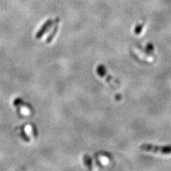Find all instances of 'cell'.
Instances as JSON below:
<instances>
[{
    "instance_id": "cell-1",
    "label": "cell",
    "mask_w": 171,
    "mask_h": 171,
    "mask_svg": "<svg viewBox=\"0 0 171 171\" xmlns=\"http://www.w3.org/2000/svg\"><path fill=\"white\" fill-rule=\"evenodd\" d=\"M140 149L145 152L153 153L161 155H171V146H157L150 144H143Z\"/></svg>"
},
{
    "instance_id": "cell-2",
    "label": "cell",
    "mask_w": 171,
    "mask_h": 171,
    "mask_svg": "<svg viewBox=\"0 0 171 171\" xmlns=\"http://www.w3.org/2000/svg\"><path fill=\"white\" fill-rule=\"evenodd\" d=\"M133 52L135 53L137 56H138L140 59H142L143 61H148V62H151L154 60V58L153 56H150L149 55H147L146 54L141 51V50L134 48Z\"/></svg>"
},
{
    "instance_id": "cell-3",
    "label": "cell",
    "mask_w": 171,
    "mask_h": 171,
    "mask_svg": "<svg viewBox=\"0 0 171 171\" xmlns=\"http://www.w3.org/2000/svg\"><path fill=\"white\" fill-rule=\"evenodd\" d=\"M143 26H144V24H138L137 25L136 27V29H135V33L136 34H138L141 33V31H143Z\"/></svg>"
}]
</instances>
